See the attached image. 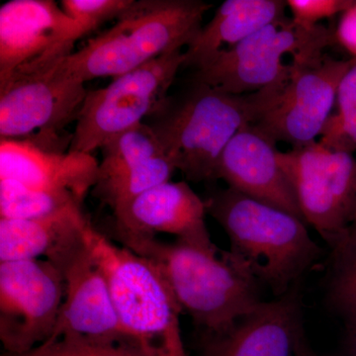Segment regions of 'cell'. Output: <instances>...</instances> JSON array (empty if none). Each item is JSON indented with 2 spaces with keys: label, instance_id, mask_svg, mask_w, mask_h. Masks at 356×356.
<instances>
[{
  "label": "cell",
  "instance_id": "cell-1",
  "mask_svg": "<svg viewBox=\"0 0 356 356\" xmlns=\"http://www.w3.org/2000/svg\"><path fill=\"white\" fill-rule=\"evenodd\" d=\"M119 240L158 267L181 310L211 334L229 331L262 303L254 278L231 254L218 257L213 243H165L138 236Z\"/></svg>",
  "mask_w": 356,
  "mask_h": 356
},
{
  "label": "cell",
  "instance_id": "cell-2",
  "mask_svg": "<svg viewBox=\"0 0 356 356\" xmlns=\"http://www.w3.org/2000/svg\"><path fill=\"white\" fill-rule=\"evenodd\" d=\"M282 88L231 95L196 84L179 100L168 97L147 118L165 156L187 180L216 179L222 152L238 131L255 124L277 99Z\"/></svg>",
  "mask_w": 356,
  "mask_h": 356
},
{
  "label": "cell",
  "instance_id": "cell-3",
  "mask_svg": "<svg viewBox=\"0 0 356 356\" xmlns=\"http://www.w3.org/2000/svg\"><path fill=\"white\" fill-rule=\"evenodd\" d=\"M212 7L199 0L133 1L113 27L63 58L57 69L86 83L118 77L166 54L188 47Z\"/></svg>",
  "mask_w": 356,
  "mask_h": 356
},
{
  "label": "cell",
  "instance_id": "cell-4",
  "mask_svg": "<svg viewBox=\"0 0 356 356\" xmlns=\"http://www.w3.org/2000/svg\"><path fill=\"white\" fill-rule=\"evenodd\" d=\"M86 245L108 282L124 334L145 356H186L182 310L153 262L118 247L89 222Z\"/></svg>",
  "mask_w": 356,
  "mask_h": 356
},
{
  "label": "cell",
  "instance_id": "cell-5",
  "mask_svg": "<svg viewBox=\"0 0 356 356\" xmlns=\"http://www.w3.org/2000/svg\"><path fill=\"white\" fill-rule=\"evenodd\" d=\"M205 203L231 241V257L274 290L283 291L320 252L303 220L235 189L217 191Z\"/></svg>",
  "mask_w": 356,
  "mask_h": 356
},
{
  "label": "cell",
  "instance_id": "cell-6",
  "mask_svg": "<svg viewBox=\"0 0 356 356\" xmlns=\"http://www.w3.org/2000/svg\"><path fill=\"white\" fill-rule=\"evenodd\" d=\"M334 43V30L322 25L306 29L285 16L201 65L194 83L236 95L282 88L297 70L324 58Z\"/></svg>",
  "mask_w": 356,
  "mask_h": 356
},
{
  "label": "cell",
  "instance_id": "cell-7",
  "mask_svg": "<svg viewBox=\"0 0 356 356\" xmlns=\"http://www.w3.org/2000/svg\"><path fill=\"white\" fill-rule=\"evenodd\" d=\"M184 65V51H175L115 77L105 88L88 91L69 151L91 154L143 123L168 99V89Z\"/></svg>",
  "mask_w": 356,
  "mask_h": 356
},
{
  "label": "cell",
  "instance_id": "cell-8",
  "mask_svg": "<svg viewBox=\"0 0 356 356\" xmlns=\"http://www.w3.org/2000/svg\"><path fill=\"white\" fill-rule=\"evenodd\" d=\"M280 161L296 194L304 221L334 245L356 211V159L317 142L287 152Z\"/></svg>",
  "mask_w": 356,
  "mask_h": 356
},
{
  "label": "cell",
  "instance_id": "cell-9",
  "mask_svg": "<svg viewBox=\"0 0 356 356\" xmlns=\"http://www.w3.org/2000/svg\"><path fill=\"white\" fill-rule=\"evenodd\" d=\"M64 297V275L50 261L0 262V339L7 353H26L49 341Z\"/></svg>",
  "mask_w": 356,
  "mask_h": 356
},
{
  "label": "cell",
  "instance_id": "cell-10",
  "mask_svg": "<svg viewBox=\"0 0 356 356\" xmlns=\"http://www.w3.org/2000/svg\"><path fill=\"white\" fill-rule=\"evenodd\" d=\"M53 0H10L0 7V86L51 70L83 38Z\"/></svg>",
  "mask_w": 356,
  "mask_h": 356
},
{
  "label": "cell",
  "instance_id": "cell-11",
  "mask_svg": "<svg viewBox=\"0 0 356 356\" xmlns=\"http://www.w3.org/2000/svg\"><path fill=\"white\" fill-rule=\"evenodd\" d=\"M57 65L0 86L1 139H50L76 121L88 90L81 81L60 74Z\"/></svg>",
  "mask_w": 356,
  "mask_h": 356
},
{
  "label": "cell",
  "instance_id": "cell-12",
  "mask_svg": "<svg viewBox=\"0 0 356 356\" xmlns=\"http://www.w3.org/2000/svg\"><path fill=\"white\" fill-rule=\"evenodd\" d=\"M353 62V58L325 55L315 64L301 67L255 125L291 149L317 142L331 118L339 83Z\"/></svg>",
  "mask_w": 356,
  "mask_h": 356
},
{
  "label": "cell",
  "instance_id": "cell-13",
  "mask_svg": "<svg viewBox=\"0 0 356 356\" xmlns=\"http://www.w3.org/2000/svg\"><path fill=\"white\" fill-rule=\"evenodd\" d=\"M276 144L255 124H248L222 152L216 179H222L229 188L304 221L291 182L281 166Z\"/></svg>",
  "mask_w": 356,
  "mask_h": 356
},
{
  "label": "cell",
  "instance_id": "cell-14",
  "mask_svg": "<svg viewBox=\"0 0 356 356\" xmlns=\"http://www.w3.org/2000/svg\"><path fill=\"white\" fill-rule=\"evenodd\" d=\"M62 273L64 301L51 339L79 337L133 344L122 330L108 282L86 242Z\"/></svg>",
  "mask_w": 356,
  "mask_h": 356
},
{
  "label": "cell",
  "instance_id": "cell-15",
  "mask_svg": "<svg viewBox=\"0 0 356 356\" xmlns=\"http://www.w3.org/2000/svg\"><path fill=\"white\" fill-rule=\"evenodd\" d=\"M205 201L184 181H166L145 191L114 211L117 235L177 236L192 243H212L205 224Z\"/></svg>",
  "mask_w": 356,
  "mask_h": 356
},
{
  "label": "cell",
  "instance_id": "cell-16",
  "mask_svg": "<svg viewBox=\"0 0 356 356\" xmlns=\"http://www.w3.org/2000/svg\"><path fill=\"white\" fill-rule=\"evenodd\" d=\"M99 163L91 154L60 153L23 140H0V179L84 200L97 181Z\"/></svg>",
  "mask_w": 356,
  "mask_h": 356
},
{
  "label": "cell",
  "instance_id": "cell-17",
  "mask_svg": "<svg viewBox=\"0 0 356 356\" xmlns=\"http://www.w3.org/2000/svg\"><path fill=\"white\" fill-rule=\"evenodd\" d=\"M81 205L37 219H0V262L44 259L60 271L86 247Z\"/></svg>",
  "mask_w": 356,
  "mask_h": 356
},
{
  "label": "cell",
  "instance_id": "cell-18",
  "mask_svg": "<svg viewBox=\"0 0 356 356\" xmlns=\"http://www.w3.org/2000/svg\"><path fill=\"white\" fill-rule=\"evenodd\" d=\"M297 318L292 299L261 303L229 331L213 334L204 356H291Z\"/></svg>",
  "mask_w": 356,
  "mask_h": 356
},
{
  "label": "cell",
  "instance_id": "cell-19",
  "mask_svg": "<svg viewBox=\"0 0 356 356\" xmlns=\"http://www.w3.org/2000/svg\"><path fill=\"white\" fill-rule=\"evenodd\" d=\"M286 1L281 0H227L218 7L212 19L201 28L184 51V67L195 70L218 54L231 50L264 26L285 17Z\"/></svg>",
  "mask_w": 356,
  "mask_h": 356
},
{
  "label": "cell",
  "instance_id": "cell-20",
  "mask_svg": "<svg viewBox=\"0 0 356 356\" xmlns=\"http://www.w3.org/2000/svg\"><path fill=\"white\" fill-rule=\"evenodd\" d=\"M175 170L172 161L161 154L121 175L97 180L92 194L114 212L145 191L170 181Z\"/></svg>",
  "mask_w": 356,
  "mask_h": 356
},
{
  "label": "cell",
  "instance_id": "cell-21",
  "mask_svg": "<svg viewBox=\"0 0 356 356\" xmlns=\"http://www.w3.org/2000/svg\"><path fill=\"white\" fill-rule=\"evenodd\" d=\"M102 151L97 180L121 175L149 159L165 154L156 133L144 122L109 140Z\"/></svg>",
  "mask_w": 356,
  "mask_h": 356
},
{
  "label": "cell",
  "instance_id": "cell-22",
  "mask_svg": "<svg viewBox=\"0 0 356 356\" xmlns=\"http://www.w3.org/2000/svg\"><path fill=\"white\" fill-rule=\"evenodd\" d=\"M83 202L70 192L42 191L0 179V219H37Z\"/></svg>",
  "mask_w": 356,
  "mask_h": 356
},
{
  "label": "cell",
  "instance_id": "cell-23",
  "mask_svg": "<svg viewBox=\"0 0 356 356\" xmlns=\"http://www.w3.org/2000/svg\"><path fill=\"white\" fill-rule=\"evenodd\" d=\"M337 112L332 115L318 142L337 151L356 153V58L344 74L337 95Z\"/></svg>",
  "mask_w": 356,
  "mask_h": 356
},
{
  "label": "cell",
  "instance_id": "cell-24",
  "mask_svg": "<svg viewBox=\"0 0 356 356\" xmlns=\"http://www.w3.org/2000/svg\"><path fill=\"white\" fill-rule=\"evenodd\" d=\"M332 248V301L350 325H356V225H351Z\"/></svg>",
  "mask_w": 356,
  "mask_h": 356
},
{
  "label": "cell",
  "instance_id": "cell-25",
  "mask_svg": "<svg viewBox=\"0 0 356 356\" xmlns=\"http://www.w3.org/2000/svg\"><path fill=\"white\" fill-rule=\"evenodd\" d=\"M40 346L42 356H145L131 343L79 337L50 339Z\"/></svg>",
  "mask_w": 356,
  "mask_h": 356
},
{
  "label": "cell",
  "instance_id": "cell-26",
  "mask_svg": "<svg viewBox=\"0 0 356 356\" xmlns=\"http://www.w3.org/2000/svg\"><path fill=\"white\" fill-rule=\"evenodd\" d=\"M134 0H63L60 6L86 36L107 21L118 19Z\"/></svg>",
  "mask_w": 356,
  "mask_h": 356
},
{
  "label": "cell",
  "instance_id": "cell-27",
  "mask_svg": "<svg viewBox=\"0 0 356 356\" xmlns=\"http://www.w3.org/2000/svg\"><path fill=\"white\" fill-rule=\"evenodd\" d=\"M353 0H288L292 20L306 29L320 25L321 20L343 14L353 6Z\"/></svg>",
  "mask_w": 356,
  "mask_h": 356
},
{
  "label": "cell",
  "instance_id": "cell-28",
  "mask_svg": "<svg viewBox=\"0 0 356 356\" xmlns=\"http://www.w3.org/2000/svg\"><path fill=\"white\" fill-rule=\"evenodd\" d=\"M334 36L337 43L356 58V1L341 14Z\"/></svg>",
  "mask_w": 356,
  "mask_h": 356
},
{
  "label": "cell",
  "instance_id": "cell-29",
  "mask_svg": "<svg viewBox=\"0 0 356 356\" xmlns=\"http://www.w3.org/2000/svg\"><path fill=\"white\" fill-rule=\"evenodd\" d=\"M350 350L351 355L356 356V325H351Z\"/></svg>",
  "mask_w": 356,
  "mask_h": 356
},
{
  "label": "cell",
  "instance_id": "cell-30",
  "mask_svg": "<svg viewBox=\"0 0 356 356\" xmlns=\"http://www.w3.org/2000/svg\"><path fill=\"white\" fill-rule=\"evenodd\" d=\"M7 356H42L41 346H36L33 350L23 353H8Z\"/></svg>",
  "mask_w": 356,
  "mask_h": 356
},
{
  "label": "cell",
  "instance_id": "cell-31",
  "mask_svg": "<svg viewBox=\"0 0 356 356\" xmlns=\"http://www.w3.org/2000/svg\"><path fill=\"white\" fill-rule=\"evenodd\" d=\"M353 225H356V211H355V220H353Z\"/></svg>",
  "mask_w": 356,
  "mask_h": 356
}]
</instances>
